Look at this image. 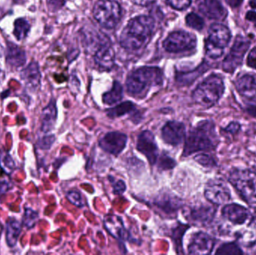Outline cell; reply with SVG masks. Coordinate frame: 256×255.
<instances>
[{"label": "cell", "instance_id": "obj_1", "mask_svg": "<svg viewBox=\"0 0 256 255\" xmlns=\"http://www.w3.org/2000/svg\"><path fill=\"white\" fill-rule=\"evenodd\" d=\"M219 144L214 123L210 120L200 121L191 129L185 139L183 156L214 150Z\"/></svg>", "mask_w": 256, "mask_h": 255}, {"label": "cell", "instance_id": "obj_2", "mask_svg": "<svg viewBox=\"0 0 256 255\" xmlns=\"http://www.w3.org/2000/svg\"><path fill=\"white\" fill-rule=\"evenodd\" d=\"M155 22L150 16H138L128 22L120 37L121 46L128 50H137L146 46L153 33Z\"/></svg>", "mask_w": 256, "mask_h": 255}, {"label": "cell", "instance_id": "obj_3", "mask_svg": "<svg viewBox=\"0 0 256 255\" xmlns=\"http://www.w3.org/2000/svg\"><path fill=\"white\" fill-rule=\"evenodd\" d=\"M162 82V72L156 67H142L132 71L128 76L126 88L134 97H142L154 85Z\"/></svg>", "mask_w": 256, "mask_h": 255}, {"label": "cell", "instance_id": "obj_4", "mask_svg": "<svg viewBox=\"0 0 256 255\" xmlns=\"http://www.w3.org/2000/svg\"><path fill=\"white\" fill-rule=\"evenodd\" d=\"M224 91L225 85L222 77L216 74L210 75L194 90L192 100L202 107L210 108L219 101Z\"/></svg>", "mask_w": 256, "mask_h": 255}, {"label": "cell", "instance_id": "obj_5", "mask_svg": "<svg viewBox=\"0 0 256 255\" xmlns=\"http://www.w3.org/2000/svg\"><path fill=\"white\" fill-rule=\"evenodd\" d=\"M228 181L246 203L256 205V172L234 169L230 172Z\"/></svg>", "mask_w": 256, "mask_h": 255}, {"label": "cell", "instance_id": "obj_6", "mask_svg": "<svg viewBox=\"0 0 256 255\" xmlns=\"http://www.w3.org/2000/svg\"><path fill=\"white\" fill-rule=\"evenodd\" d=\"M93 15L102 26L112 29L121 20L122 10L116 0H99L94 4Z\"/></svg>", "mask_w": 256, "mask_h": 255}, {"label": "cell", "instance_id": "obj_7", "mask_svg": "<svg viewBox=\"0 0 256 255\" xmlns=\"http://www.w3.org/2000/svg\"><path fill=\"white\" fill-rule=\"evenodd\" d=\"M196 37L185 31H173L164 40L162 46L167 52L179 53L192 50L196 46Z\"/></svg>", "mask_w": 256, "mask_h": 255}, {"label": "cell", "instance_id": "obj_8", "mask_svg": "<svg viewBox=\"0 0 256 255\" xmlns=\"http://www.w3.org/2000/svg\"><path fill=\"white\" fill-rule=\"evenodd\" d=\"M231 191L225 181L219 178L210 180L206 184L204 197L214 205H221L230 202Z\"/></svg>", "mask_w": 256, "mask_h": 255}, {"label": "cell", "instance_id": "obj_9", "mask_svg": "<svg viewBox=\"0 0 256 255\" xmlns=\"http://www.w3.org/2000/svg\"><path fill=\"white\" fill-rule=\"evenodd\" d=\"M250 46V42L242 36H238L228 55L224 59L222 67L227 73H233L243 61L244 56Z\"/></svg>", "mask_w": 256, "mask_h": 255}, {"label": "cell", "instance_id": "obj_10", "mask_svg": "<svg viewBox=\"0 0 256 255\" xmlns=\"http://www.w3.org/2000/svg\"><path fill=\"white\" fill-rule=\"evenodd\" d=\"M136 149L147 158L150 165L156 164L159 156V149L152 132L144 130L138 135Z\"/></svg>", "mask_w": 256, "mask_h": 255}, {"label": "cell", "instance_id": "obj_11", "mask_svg": "<svg viewBox=\"0 0 256 255\" xmlns=\"http://www.w3.org/2000/svg\"><path fill=\"white\" fill-rule=\"evenodd\" d=\"M128 136L120 132H110L99 140L98 145L105 152L112 155H120L127 145Z\"/></svg>", "mask_w": 256, "mask_h": 255}, {"label": "cell", "instance_id": "obj_12", "mask_svg": "<svg viewBox=\"0 0 256 255\" xmlns=\"http://www.w3.org/2000/svg\"><path fill=\"white\" fill-rule=\"evenodd\" d=\"M162 140L172 146H178L186 139V127L179 121H168L161 130Z\"/></svg>", "mask_w": 256, "mask_h": 255}, {"label": "cell", "instance_id": "obj_13", "mask_svg": "<svg viewBox=\"0 0 256 255\" xmlns=\"http://www.w3.org/2000/svg\"><path fill=\"white\" fill-rule=\"evenodd\" d=\"M215 246V240L204 232L194 234L188 246L190 255L212 254Z\"/></svg>", "mask_w": 256, "mask_h": 255}, {"label": "cell", "instance_id": "obj_14", "mask_svg": "<svg viewBox=\"0 0 256 255\" xmlns=\"http://www.w3.org/2000/svg\"><path fill=\"white\" fill-rule=\"evenodd\" d=\"M222 216L234 226H242L252 218L249 210L238 204L225 205L222 210Z\"/></svg>", "mask_w": 256, "mask_h": 255}, {"label": "cell", "instance_id": "obj_15", "mask_svg": "<svg viewBox=\"0 0 256 255\" xmlns=\"http://www.w3.org/2000/svg\"><path fill=\"white\" fill-rule=\"evenodd\" d=\"M198 10L210 19H224L226 17L227 10L220 0H198Z\"/></svg>", "mask_w": 256, "mask_h": 255}, {"label": "cell", "instance_id": "obj_16", "mask_svg": "<svg viewBox=\"0 0 256 255\" xmlns=\"http://www.w3.org/2000/svg\"><path fill=\"white\" fill-rule=\"evenodd\" d=\"M216 209L210 205H200L191 208L188 219L196 226H206L213 221Z\"/></svg>", "mask_w": 256, "mask_h": 255}, {"label": "cell", "instance_id": "obj_17", "mask_svg": "<svg viewBox=\"0 0 256 255\" xmlns=\"http://www.w3.org/2000/svg\"><path fill=\"white\" fill-rule=\"evenodd\" d=\"M153 204L156 208L166 214H176L182 206V201L177 196L168 193H164L156 196Z\"/></svg>", "mask_w": 256, "mask_h": 255}, {"label": "cell", "instance_id": "obj_18", "mask_svg": "<svg viewBox=\"0 0 256 255\" xmlns=\"http://www.w3.org/2000/svg\"><path fill=\"white\" fill-rule=\"evenodd\" d=\"M230 40L231 32L226 26L219 23L210 25L208 30V41L224 49L228 44Z\"/></svg>", "mask_w": 256, "mask_h": 255}, {"label": "cell", "instance_id": "obj_19", "mask_svg": "<svg viewBox=\"0 0 256 255\" xmlns=\"http://www.w3.org/2000/svg\"><path fill=\"white\" fill-rule=\"evenodd\" d=\"M96 64L102 70H109L115 64V51L108 43L104 45L94 54Z\"/></svg>", "mask_w": 256, "mask_h": 255}, {"label": "cell", "instance_id": "obj_20", "mask_svg": "<svg viewBox=\"0 0 256 255\" xmlns=\"http://www.w3.org/2000/svg\"><path fill=\"white\" fill-rule=\"evenodd\" d=\"M236 86L242 97L252 100L256 97V79L250 74H244L236 79Z\"/></svg>", "mask_w": 256, "mask_h": 255}, {"label": "cell", "instance_id": "obj_21", "mask_svg": "<svg viewBox=\"0 0 256 255\" xmlns=\"http://www.w3.org/2000/svg\"><path fill=\"white\" fill-rule=\"evenodd\" d=\"M21 78L28 89L32 91H36L38 89L40 86V79H42L38 64L34 61L30 63L25 69L22 70Z\"/></svg>", "mask_w": 256, "mask_h": 255}, {"label": "cell", "instance_id": "obj_22", "mask_svg": "<svg viewBox=\"0 0 256 255\" xmlns=\"http://www.w3.org/2000/svg\"><path fill=\"white\" fill-rule=\"evenodd\" d=\"M104 226L110 233L116 238L122 241H128L130 238L129 233L123 225L122 220L120 217L116 216H110L109 218L104 221Z\"/></svg>", "mask_w": 256, "mask_h": 255}, {"label": "cell", "instance_id": "obj_23", "mask_svg": "<svg viewBox=\"0 0 256 255\" xmlns=\"http://www.w3.org/2000/svg\"><path fill=\"white\" fill-rule=\"evenodd\" d=\"M57 108L55 101L52 100L44 109L42 110V130L44 133H46L50 132L55 127L57 120Z\"/></svg>", "mask_w": 256, "mask_h": 255}, {"label": "cell", "instance_id": "obj_24", "mask_svg": "<svg viewBox=\"0 0 256 255\" xmlns=\"http://www.w3.org/2000/svg\"><path fill=\"white\" fill-rule=\"evenodd\" d=\"M6 58L8 64L14 67H22L26 61L25 52L12 43H8Z\"/></svg>", "mask_w": 256, "mask_h": 255}, {"label": "cell", "instance_id": "obj_25", "mask_svg": "<svg viewBox=\"0 0 256 255\" xmlns=\"http://www.w3.org/2000/svg\"><path fill=\"white\" fill-rule=\"evenodd\" d=\"M22 230V225L15 220H10L6 226V242L10 247H14L16 245Z\"/></svg>", "mask_w": 256, "mask_h": 255}, {"label": "cell", "instance_id": "obj_26", "mask_svg": "<svg viewBox=\"0 0 256 255\" xmlns=\"http://www.w3.org/2000/svg\"><path fill=\"white\" fill-rule=\"evenodd\" d=\"M106 115L111 118H120L121 116L128 115V114H137L136 105L130 101L123 102L115 107L111 108L106 111Z\"/></svg>", "mask_w": 256, "mask_h": 255}, {"label": "cell", "instance_id": "obj_27", "mask_svg": "<svg viewBox=\"0 0 256 255\" xmlns=\"http://www.w3.org/2000/svg\"><path fill=\"white\" fill-rule=\"evenodd\" d=\"M123 98V87L120 82L115 81L112 88L103 95L104 103L106 105H114L121 101Z\"/></svg>", "mask_w": 256, "mask_h": 255}, {"label": "cell", "instance_id": "obj_28", "mask_svg": "<svg viewBox=\"0 0 256 255\" xmlns=\"http://www.w3.org/2000/svg\"><path fill=\"white\" fill-rule=\"evenodd\" d=\"M190 226L188 225L180 224L179 223L178 226L173 230L172 238L173 242H174V246H176V250L177 251L178 254H180L183 251V237L186 231L189 229Z\"/></svg>", "mask_w": 256, "mask_h": 255}, {"label": "cell", "instance_id": "obj_29", "mask_svg": "<svg viewBox=\"0 0 256 255\" xmlns=\"http://www.w3.org/2000/svg\"><path fill=\"white\" fill-rule=\"evenodd\" d=\"M30 31V24L26 19L19 18L14 22V34L16 40H21L28 35Z\"/></svg>", "mask_w": 256, "mask_h": 255}, {"label": "cell", "instance_id": "obj_30", "mask_svg": "<svg viewBox=\"0 0 256 255\" xmlns=\"http://www.w3.org/2000/svg\"><path fill=\"white\" fill-rule=\"evenodd\" d=\"M0 167L7 175H10L16 168L14 161L7 151L0 153Z\"/></svg>", "mask_w": 256, "mask_h": 255}, {"label": "cell", "instance_id": "obj_31", "mask_svg": "<svg viewBox=\"0 0 256 255\" xmlns=\"http://www.w3.org/2000/svg\"><path fill=\"white\" fill-rule=\"evenodd\" d=\"M215 254L222 255H243L244 253L243 251L240 250L238 244H236V243L230 242L226 243V244L221 245L220 247L218 249Z\"/></svg>", "mask_w": 256, "mask_h": 255}, {"label": "cell", "instance_id": "obj_32", "mask_svg": "<svg viewBox=\"0 0 256 255\" xmlns=\"http://www.w3.org/2000/svg\"><path fill=\"white\" fill-rule=\"evenodd\" d=\"M200 67H198L196 70H194V71L189 72L188 74L184 73L183 75H180L179 77H178V80L180 83L184 84V85L192 83L198 76L202 74V73L207 70V68H206L207 66L203 65L200 66Z\"/></svg>", "mask_w": 256, "mask_h": 255}, {"label": "cell", "instance_id": "obj_33", "mask_svg": "<svg viewBox=\"0 0 256 255\" xmlns=\"http://www.w3.org/2000/svg\"><path fill=\"white\" fill-rule=\"evenodd\" d=\"M38 220V214L31 208H26L22 217V224L26 229H31L36 226Z\"/></svg>", "mask_w": 256, "mask_h": 255}, {"label": "cell", "instance_id": "obj_34", "mask_svg": "<svg viewBox=\"0 0 256 255\" xmlns=\"http://www.w3.org/2000/svg\"><path fill=\"white\" fill-rule=\"evenodd\" d=\"M185 20H186V25L194 29L201 31L204 28V19L196 13H190L186 15Z\"/></svg>", "mask_w": 256, "mask_h": 255}, {"label": "cell", "instance_id": "obj_35", "mask_svg": "<svg viewBox=\"0 0 256 255\" xmlns=\"http://www.w3.org/2000/svg\"><path fill=\"white\" fill-rule=\"evenodd\" d=\"M206 50L208 56L210 57V58H213V59H216V58L222 56L224 49L206 40Z\"/></svg>", "mask_w": 256, "mask_h": 255}, {"label": "cell", "instance_id": "obj_36", "mask_svg": "<svg viewBox=\"0 0 256 255\" xmlns=\"http://www.w3.org/2000/svg\"><path fill=\"white\" fill-rule=\"evenodd\" d=\"M194 160L196 162L201 165V166H204V167L212 168L216 166L215 160H214L213 157H210L208 154H200L196 155L194 157Z\"/></svg>", "mask_w": 256, "mask_h": 255}, {"label": "cell", "instance_id": "obj_37", "mask_svg": "<svg viewBox=\"0 0 256 255\" xmlns=\"http://www.w3.org/2000/svg\"><path fill=\"white\" fill-rule=\"evenodd\" d=\"M158 166L162 170H170L176 167V162L171 157L166 154H162L159 159H158ZM156 161V162H158Z\"/></svg>", "mask_w": 256, "mask_h": 255}, {"label": "cell", "instance_id": "obj_38", "mask_svg": "<svg viewBox=\"0 0 256 255\" xmlns=\"http://www.w3.org/2000/svg\"><path fill=\"white\" fill-rule=\"evenodd\" d=\"M66 197L70 203L78 208H82L85 205L84 200H82V195L76 190H72V191L68 192Z\"/></svg>", "mask_w": 256, "mask_h": 255}, {"label": "cell", "instance_id": "obj_39", "mask_svg": "<svg viewBox=\"0 0 256 255\" xmlns=\"http://www.w3.org/2000/svg\"><path fill=\"white\" fill-rule=\"evenodd\" d=\"M167 4L176 10H183L188 8L192 3V0H166Z\"/></svg>", "mask_w": 256, "mask_h": 255}, {"label": "cell", "instance_id": "obj_40", "mask_svg": "<svg viewBox=\"0 0 256 255\" xmlns=\"http://www.w3.org/2000/svg\"><path fill=\"white\" fill-rule=\"evenodd\" d=\"M55 136L54 135H50V136H46L44 137H42V139H39L37 145L39 148L43 150L50 149L52 146V144L55 142Z\"/></svg>", "mask_w": 256, "mask_h": 255}, {"label": "cell", "instance_id": "obj_41", "mask_svg": "<svg viewBox=\"0 0 256 255\" xmlns=\"http://www.w3.org/2000/svg\"><path fill=\"white\" fill-rule=\"evenodd\" d=\"M126 188H127V187H126V183L123 181H121V180L116 181V182L112 184L114 193L115 195H117V196L122 195L126 192Z\"/></svg>", "mask_w": 256, "mask_h": 255}, {"label": "cell", "instance_id": "obj_42", "mask_svg": "<svg viewBox=\"0 0 256 255\" xmlns=\"http://www.w3.org/2000/svg\"><path fill=\"white\" fill-rule=\"evenodd\" d=\"M240 129V125L239 123L238 122H231L226 128H224V131L226 133H230V134L234 135L236 133H238L239 130Z\"/></svg>", "mask_w": 256, "mask_h": 255}, {"label": "cell", "instance_id": "obj_43", "mask_svg": "<svg viewBox=\"0 0 256 255\" xmlns=\"http://www.w3.org/2000/svg\"><path fill=\"white\" fill-rule=\"evenodd\" d=\"M66 0H46L50 9L52 10H56L61 8L64 5Z\"/></svg>", "mask_w": 256, "mask_h": 255}, {"label": "cell", "instance_id": "obj_44", "mask_svg": "<svg viewBox=\"0 0 256 255\" xmlns=\"http://www.w3.org/2000/svg\"><path fill=\"white\" fill-rule=\"evenodd\" d=\"M248 65L256 70V47L254 48L248 55Z\"/></svg>", "mask_w": 256, "mask_h": 255}, {"label": "cell", "instance_id": "obj_45", "mask_svg": "<svg viewBox=\"0 0 256 255\" xmlns=\"http://www.w3.org/2000/svg\"><path fill=\"white\" fill-rule=\"evenodd\" d=\"M132 3L140 6H147L154 2L155 0H130Z\"/></svg>", "mask_w": 256, "mask_h": 255}, {"label": "cell", "instance_id": "obj_46", "mask_svg": "<svg viewBox=\"0 0 256 255\" xmlns=\"http://www.w3.org/2000/svg\"><path fill=\"white\" fill-rule=\"evenodd\" d=\"M10 183L7 182V181H2L0 182V194H4L8 190L10 189Z\"/></svg>", "mask_w": 256, "mask_h": 255}, {"label": "cell", "instance_id": "obj_47", "mask_svg": "<svg viewBox=\"0 0 256 255\" xmlns=\"http://www.w3.org/2000/svg\"><path fill=\"white\" fill-rule=\"evenodd\" d=\"M246 19L256 23V12L254 10H250L246 14Z\"/></svg>", "mask_w": 256, "mask_h": 255}, {"label": "cell", "instance_id": "obj_48", "mask_svg": "<svg viewBox=\"0 0 256 255\" xmlns=\"http://www.w3.org/2000/svg\"><path fill=\"white\" fill-rule=\"evenodd\" d=\"M228 5L232 7H239L243 3V0H226Z\"/></svg>", "mask_w": 256, "mask_h": 255}, {"label": "cell", "instance_id": "obj_49", "mask_svg": "<svg viewBox=\"0 0 256 255\" xmlns=\"http://www.w3.org/2000/svg\"><path fill=\"white\" fill-rule=\"evenodd\" d=\"M248 112L252 116L256 117V106H250L248 108Z\"/></svg>", "mask_w": 256, "mask_h": 255}, {"label": "cell", "instance_id": "obj_50", "mask_svg": "<svg viewBox=\"0 0 256 255\" xmlns=\"http://www.w3.org/2000/svg\"><path fill=\"white\" fill-rule=\"evenodd\" d=\"M250 4L251 7H254V8H256V0H251Z\"/></svg>", "mask_w": 256, "mask_h": 255}, {"label": "cell", "instance_id": "obj_51", "mask_svg": "<svg viewBox=\"0 0 256 255\" xmlns=\"http://www.w3.org/2000/svg\"><path fill=\"white\" fill-rule=\"evenodd\" d=\"M3 78H4V73H3V72L0 70V82L2 80Z\"/></svg>", "mask_w": 256, "mask_h": 255}, {"label": "cell", "instance_id": "obj_52", "mask_svg": "<svg viewBox=\"0 0 256 255\" xmlns=\"http://www.w3.org/2000/svg\"><path fill=\"white\" fill-rule=\"evenodd\" d=\"M2 229V228L1 224H0V233H1Z\"/></svg>", "mask_w": 256, "mask_h": 255}]
</instances>
